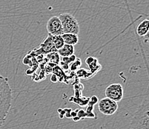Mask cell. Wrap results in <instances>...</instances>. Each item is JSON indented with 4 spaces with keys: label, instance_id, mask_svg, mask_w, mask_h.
<instances>
[{
    "label": "cell",
    "instance_id": "7a4b0ae2",
    "mask_svg": "<svg viewBox=\"0 0 149 129\" xmlns=\"http://www.w3.org/2000/svg\"><path fill=\"white\" fill-rule=\"evenodd\" d=\"M149 100L146 96L131 122L132 129H149Z\"/></svg>",
    "mask_w": 149,
    "mask_h": 129
},
{
    "label": "cell",
    "instance_id": "7c38bea8",
    "mask_svg": "<svg viewBox=\"0 0 149 129\" xmlns=\"http://www.w3.org/2000/svg\"><path fill=\"white\" fill-rule=\"evenodd\" d=\"M47 58L50 61V63H53L54 64L58 65L60 62V58L59 55L58 54L57 51H54V52H51L49 54H47Z\"/></svg>",
    "mask_w": 149,
    "mask_h": 129
},
{
    "label": "cell",
    "instance_id": "8992f818",
    "mask_svg": "<svg viewBox=\"0 0 149 129\" xmlns=\"http://www.w3.org/2000/svg\"><path fill=\"white\" fill-rule=\"evenodd\" d=\"M54 51H57V50L55 48V46L54 44L53 35L48 34L45 40L40 44V47L38 49H35L33 53L36 55H44V54H49Z\"/></svg>",
    "mask_w": 149,
    "mask_h": 129
},
{
    "label": "cell",
    "instance_id": "3957f363",
    "mask_svg": "<svg viewBox=\"0 0 149 129\" xmlns=\"http://www.w3.org/2000/svg\"><path fill=\"white\" fill-rule=\"evenodd\" d=\"M58 17L62 23L64 33L74 34V35H79V23L72 14L68 13H60Z\"/></svg>",
    "mask_w": 149,
    "mask_h": 129
},
{
    "label": "cell",
    "instance_id": "277c9868",
    "mask_svg": "<svg viewBox=\"0 0 149 129\" xmlns=\"http://www.w3.org/2000/svg\"><path fill=\"white\" fill-rule=\"evenodd\" d=\"M98 109L100 113L106 116L113 115L118 110L117 102L105 97L102 99L98 103Z\"/></svg>",
    "mask_w": 149,
    "mask_h": 129
},
{
    "label": "cell",
    "instance_id": "5bb4252c",
    "mask_svg": "<svg viewBox=\"0 0 149 129\" xmlns=\"http://www.w3.org/2000/svg\"><path fill=\"white\" fill-rule=\"evenodd\" d=\"M82 62H81L80 58H76L74 62L70 63V70L72 72H76L78 70V68L80 67Z\"/></svg>",
    "mask_w": 149,
    "mask_h": 129
},
{
    "label": "cell",
    "instance_id": "9c48e42d",
    "mask_svg": "<svg viewBox=\"0 0 149 129\" xmlns=\"http://www.w3.org/2000/svg\"><path fill=\"white\" fill-rule=\"evenodd\" d=\"M149 31V20L148 19L143 20L136 28L137 35L140 37H144L148 33Z\"/></svg>",
    "mask_w": 149,
    "mask_h": 129
},
{
    "label": "cell",
    "instance_id": "e0dca14e",
    "mask_svg": "<svg viewBox=\"0 0 149 129\" xmlns=\"http://www.w3.org/2000/svg\"><path fill=\"white\" fill-rule=\"evenodd\" d=\"M51 81H52L53 82H56V81H57V79H56V75H53L52 76H51Z\"/></svg>",
    "mask_w": 149,
    "mask_h": 129
},
{
    "label": "cell",
    "instance_id": "ba28073f",
    "mask_svg": "<svg viewBox=\"0 0 149 129\" xmlns=\"http://www.w3.org/2000/svg\"><path fill=\"white\" fill-rule=\"evenodd\" d=\"M61 36L63 39L65 44L74 46V45L77 44L78 42H79V37H78V35H74V34L64 33Z\"/></svg>",
    "mask_w": 149,
    "mask_h": 129
},
{
    "label": "cell",
    "instance_id": "6da1fadb",
    "mask_svg": "<svg viewBox=\"0 0 149 129\" xmlns=\"http://www.w3.org/2000/svg\"><path fill=\"white\" fill-rule=\"evenodd\" d=\"M12 90L8 78L0 75V128L8 115L12 102Z\"/></svg>",
    "mask_w": 149,
    "mask_h": 129
},
{
    "label": "cell",
    "instance_id": "2e32d148",
    "mask_svg": "<svg viewBox=\"0 0 149 129\" xmlns=\"http://www.w3.org/2000/svg\"><path fill=\"white\" fill-rule=\"evenodd\" d=\"M88 73V71L86 70H84V69H81V70H77V75L78 76L82 77V78H84V77H86V75Z\"/></svg>",
    "mask_w": 149,
    "mask_h": 129
},
{
    "label": "cell",
    "instance_id": "5b68a950",
    "mask_svg": "<svg viewBox=\"0 0 149 129\" xmlns=\"http://www.w3.org/2000/svg\"><path fill=\"white\" fill-rule=\"evenodd\" d=\"M105 94L107 98L118 102L123 99V88L120 84H111L106 87Z\"/></svg>",
    "mask_w": 149,
    "mask_h": 129
},
{
    "label": "cell",
    "instance_id": "30bf717a",
    "mask_svg": "<svg viewBox=\"0 0 149 129\" xmlns=\"http://www.w3.org/2000/svg\"><path fill=\"white\" fill-rule=\"evenodd\" d=\"M58 54L59 56L62 57H68L74 54V46L71 45L64 44V46L62 48L57 50Z\"/></svg>",
    "mask_w": 149,
    "mask_h": 129
},
{
    "label": "cell",
    "instance_id": "4fadbf2b",
    "mask_svg": "<svg viewBox=\"0 0 149 129\" xmlns=\"http://www.w3.org/2000/svg\"><path fill=\"white\" fill-rule=\"evenodd\" d=\"M53 41H54V44L56 50H59V49L62 48L65 44L61 35H57V36H54L53 35Z\"/></svg>",
    "mask_w": 149,
    "mask_h": 129
},
{
    "label": "cell",
    "instance_id": "52a82bcc",
    "mask_svg": "<svg viewBox=\"0 0 149 129\" xmlns=\"http://www.w3.org/2000/svg\"><path fill=\"white\" fill-rule=\"evenodd\" d=\"M46 28H47L48 34L54 35V36L62 35L64 34L62 23H61L59 17H56V16H54L48 20Z\"/></svg>",
    "mask_w": 149,
    "mask_h": 129
},
{
    "label": "cell",
    "instance_id": "8fae6325",
    "mask_svg": "<svg viewBox=\"0 0 149 129\" xmlns=\"http://www.w3.org/2000/svg\"><path fill=\"white\" fill-rule=\"evenodd\" d=\"M85 63H87L89 67L91 68L92 73L93 72V70H94V72H96L101 68V66L98 63V61H97V58H93V57H88L87 59L85 60Z\"/></svg>",
    "mask_w": 149,
    "mask_h": 129
},
{
    "label": "cell",
    "instance_id": "9a60e30c",
    "mask_svg": "<svg viewBox=\"0 0 149 129\" xmlns=\"http://www.w3.org/2000/svg\"><path fill=\"white\" fill-rule=\"evenodd\" d=\"M76 58H77V57H76V55L74 54V55H70V56L68 57H62V59L60 61H62V63H64L65 64L69 65L70 63L74 62L76 60Z\"/></svg>",
    "mask_w": 149,
    "mask_h": 129
}]
</instances>
